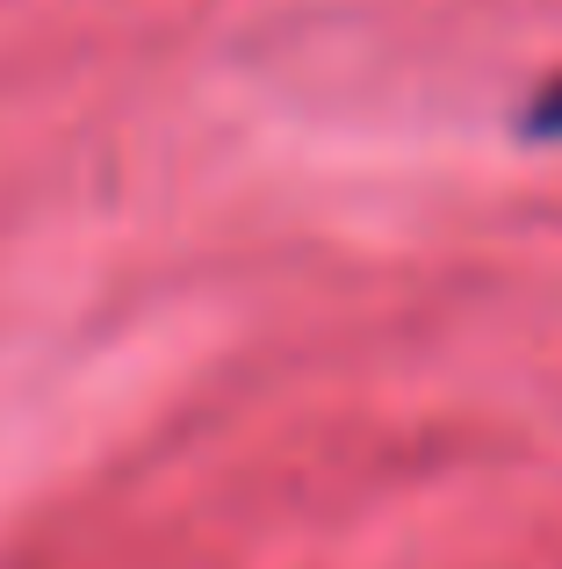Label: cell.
Listing matches in <instances>:
<instances>
[{"label":"cell","mask_w":562,"mask_h":569,"mask_svg":"<svg viewBox=\"0 0 562 569\" xmlns=\"http://www.w3.org/2000/svg\"><path fill=\"white\" fill-rule=\"evenodd\" d=\"M520 130H526V138H549V144H562V80H549L534 101H526Z\"/></svg>","instance_id":"obj_1"}]
</instances>
